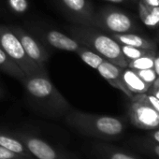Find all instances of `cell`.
<instances>
[{
  "mask_svg": "<svg viewBox=\"0 0 159 159\" xmlns=\"http://www.w3.org/2000/svg\"><path fill=\"white\" fill-rule=\"evenodd\" d=\"M142 1L152 7H159V0H142Z\"/></svg>",
  "mask_w": 159,
  "mask_h": 159,
  "instance_id": "4316f807",
  "label": "cell"
},
{
  "mask_svg": "<svg viewBox=\"0 0 159 159\" xmlns=\"http://www.w3.org/2000/svg\"><path fill=\"white\" fill-rule=\"evenodd\" d=\"M9 10L15 15H24L29 10L28 0H6Z\"/></svg>",
  "mask_w": 159,
  "mask_h": 159,
  "instance_id": "44dd1931",
  "label": "cell"
},
{
  "mask_svg": "<svg viewBox=\"0 0 159 159\" xmlns=\"http://www.w3.org/2000/svg\"><path fill=\"white\" fill-rule=\"evenodd\" d=\"M0 146L28 159H35L28 152L22 140L17 138L12 132L0 129Z\"/></svg>",
  "mask_w": 159,
  "mask_h": 159,
  "instance_id": "4fadbf2b",
  "label": "cell"
},
{
  "mask_svg": "<svg viewBox=\"0 0 159 159\" xmlns=\"http://www.w3.org/2000/svg\"><path fill=\"white\" fill-rule=\"evenodd\" d=\"M133 145L138 151H139L145 154H148L151 157L159 159V144L152 141L148 138L147 139H143V138L137 139L134 140Z\"/></svg>",
  "mask_w": 159,
  "mask_h": 159,
  "instance_id": "ac0fdd59",
  "label": "cell"
},
{
  "mask_svg": "<svg viewBox=\"0 0 159 159\" xmlns=\"http://www.w3.org/2000/svg\"><path fill=\"white\" fill-rule=\"evenodd\" d=\"M0 159H28L0 146Z\"/></svg>",
  "mask_w": 159,
  "mask_h": 159,
  "instance_id": "cb8c5ba5",
  "label": "cell"
},
{
  "mask_svg": "<svg viewBox=\"0 0 159 159\" xmlns=\"http://www.w3.org/2000/svg\"><path fill=\"white\" fill-rule=\"evenodd\" d=\"M22 84L28 104L44 117H65L72 109L70 103L51 82L48 74L26 77Z\"/></svg>",
  "mask_w": 159,
  "mask_h": 159,
  "instance_id": "6da1fadb",
  "label": "cell"
},
{
  "mask_svg": "<svg viewBox=\"0 0 159 159\" xmlns=\"http://www.w3.org/2000/svg\"><path fill=\"white\" fill-rule=\"evenodd\" d=\"M152 94L159 99V88H153V90H152Z\"/></svg>",
  "mask_w": 159,
  "mask_h": 159,
  "instance_id": "f1b7e54d",
  "label": "cell"
},
{
  "mask_svg": "<svg viewBox=\"0 0 159 159\" xmlns=\"http://www.w3.org/2000/svg\"><path fill=\"white\" fill-rule=\"evenodd\" d=\"M56 2L73 23L94 27L96 13L88 0H56Z\"/></svg>",
  "mask_w": 159,
  "mask_h": 159,
  "instance_id": "9c48e42d",
  "label": "cell"
},
{
  "mask_svg": "<svg viewBox=\"0 0 159 159\" xmlns=\"http://www.w3.org/2000/svg\"><path fill=\"white\" fill-rule=\"evenodd\" d=\"M30 30H32L31 33L44 44H47L57 50L76 52L83 46L72 37L52 28L33 25L30 26Z\"/></svg>",
  "mask_w": 159,
  "mask_h": 159,
  "instance_id": "52a82bcc",
  "label": "cell"
},
{
  "mask_svg": "<svg viewBox=\"0 0 159 159\" xmlns=\"http://www.w3.org/2000/svg\"><path fill=\"white\" fill-rule=\"evenodd\" d=\"M97 70L111 85L121 90L129 98H131L133 97V95L127 90V88L125 87V85L123 82V79H122L123 68L122 67H120L117 65H115V64L105 59L98 66Z\"/></svg>",
  "mask_w": 159,
  "mask_h": 159,
  "instance_id": "8fae6325",
  "label": "cell"
},
{
  "mask_svg": "<svg viewBox=\"0 0 159 159\" xmlns=\"http://www.w3.org/2000/svg\"><path fill=\"white\" fill-rule=\"evenodd\" d=\"M144 97H145V99L148 101V103L159 113V99L154 97L152 94H147L145 93L144 94Z\"/></svg>",
  "mask_w": 159,
  "mask_h": 159,
  "instance_id": "d4e9b609",
  "label": "cell"
},
{
  "mask_svg": "<svg viewBox=\"0 0 159 159\" xmlns=\"http://www.w3.org/2000/svg\"><path fill=\"white\" fill-rule=\"evenodd\" d=\"M152 84H153V88H159V77H157V79Z\"/></svg>",
  "mask_w": 159,
  "mask_h": 159,
  "instance_id": "f546056e",
  "label": "cell"
},
{
  "mask_svg": "<svg viewBox=\"0 0 159 159\" xmlns=\"http://www.w3.org/2000/svg\"><path fill=\"white\" fill-rule=\"evenodd\" d=\"M111 38L114 39L121 45H126V46L136 47V48L144 49V50H152L154 48V45L152 41L135 34H129V33L114 34L113 33Z\"/></svg>",
  "mask_w": 159,
  "mask_h": 159,
  "instance_id": "2e32d148",
  "label": "cell"
},
{
  "mask_svg": "<svg viewBox=\"0 0 159 159\" xmlns=\"http://www.w3.org/2000/svg\"><path fill=\"white\" fill-rule=\"evenodd\" d=\"M0 47L18 64L26 77L47 74L45 67H41L28 57L21 41L11 26L0 25Z\"/></svg>",
  "mask_w": 159,
  "mask_h": 159,
  "instance_id": "277c9868",
  "label": "cell"
},
{
  "mask_svg": "<svg viewBox=\"0 0 159 159\" xmlns=\"http://www.w3.org/2000/svg\"><path fill=\"white\" fill-rule=\"evenodd\" d=\"M121 50H122L124 56L129 61L139 58L143 55L152 54V52H150V50H144V49H139V48L126 46V45H121Z\"/></svg>",
  "mask_w": 159,
  "mask_h": 159,
  "instance_id": "7402d4cb",
  "label": "cell"
},
{
  "mask_svg": "<svg viewBox=\"0 0 159 159\" xmlns=\"http://www.w3.org/2000/svg\"><path fill=\"white\" fill-rule=\"evenodd\" d=\"M106 1L112 2V3H124L125 0H106Z\"/></svg>",
  "mask_w": 159,
  "mask_h": 159,
  "instance_id": "4dcf8cb0",
  "label": "cell"
},
{
  "mask_svg": "<svg viewBox=\"0 0 159 159\" xmlns=\"http://www.w3.org/2000/svg\"><path fill=\"white\" fill-rule=\"evenodd\" d=\"M0 71L18 80L21 84L26 78V75L18 64L11 57H10L1 47H0Z\"/></svg>",
  "mask_w": 159,
  "mask_h": 159,
  "instance_id": "9a60e30c",
  "label": "cell"
},
{
  "mask_svg": "<svg viewBox=\"0 0 159 159\" xmlns=\"http://www.w3.org/2000/svg\"><path fill=\"white\" fill-rule=\"evenodd\" d=\"M12 133L22 140L35 159H78L74 153L55 147L36 135L25 131Z\"/></svg>",
  "mask_w": 159,
  "mask_h": 159,
  "instance_id": "5b68a950",
  "label": "cell"
},
{
  "mask_svg": "<svg viewBox=\"0 0 159 159\" xmlns=\"http://www.w3.org/2000/svg\"><path fill=\"white\" fill-rule=\"evenodd\" d=\"M11 28L18 37L28 57L41 67H45V64L49 59L50 53L47 51L44 43L31 32L21 26L12 25Z\"/></svg>",
  "mask_w": 159,
  "mask_h": 159,
  "instance_id": "30bf717a",
  "label": "cell"
},
{
  "mask_svg": "<svg viewBox=\"0 0 159 159\" xmlns=\"http://www.w3.org/2000/svg\"><path fill=\"white\" fill-rule=\"evenodd\" d=\"M3 96H4V90L1 86H0V98H1Z\"/></svg>",
  "mask_w": 159,
  "mask_h": 159,
  "instance_id": "1f68e13d",
  "label": "cell"
},
{
  "mask_svg": "<svg viewBox=\"0 0 159 159\" xmlns=\"http://www.w3.org/2000/svg\"><path fill=\"white\" fill-rule=\"evenodd\" d=\"M122 79L125 87L133 96L139 94H145L149 91L150 85L145 84L139 77L136 71L129 67L123 68Z\"/></svg>",
  "mask_w": 159,
  "mask_h": 159,
  "instance_id": "5bb4252c",
  "label": "cell"
},
{
  "mask_svg": "<svg viewBox=\"0 0 159 159\" xmlns=\"http://www.w3.org/2000/svg\"><path fill=\"white\" fill-rule=\"evenodd\" d=\"M134 26L130 17L116 10H102L95 14L94 28H102L114 34L128 33Z\"/></svg>",
  "mask_w": 159,
  "mask_h": 159,
  "instance_id": "ba28073f",
  "label": "cell"
},
{
  "mask_svg": "<svg viewBox=\"0 0 159 159\" xmlns=\"http://www.w3.org/2000/svg\"><path fill=\"white\" fill-rule=\"evenodd\" d=\"M64 119L67 125L79 133L103 141L117 140L126 128L125 121L119 117L93 114L73 108Z\"/></svg>",
  "mask_w": 159,
  "mask_h": 159,
  "instance_id": "7a4b0ae2",
  "label": "cell"
},
{
  "mask_svg": "<svg viewBox=\"0 0 159 159\" xmlns=\"http://www.w3.org/2000/svg\"><path fill=\"white\" fill-rule=\"evenodd\" d=\"M148 139H151L152 141L153 142H156L159 144V128H156V129H152V130H150L149 132V135H148Z\"/></svg>",
  "mask_w": 159,
  "mask_h": 159,
  "instance_id": "484cf974",
  "label": "cell"
},
{
  "mask_svg": "<svg viewBox=\"0 0 159 159\" xmlns=\"http://www.w3.org/2000/svg\"><path fill=\"white\" fill-rule=\"evenodd\" d=\"M153 63H154L153 54H148L129 61L127 66L133 70H141V69L152 68Z\"/></svg>",
  "mask_w": 159,
  "mask_h": 159,
  "instance_id": "ffe728a7",
  "label": "cell"
},
{
  "mask_svg": "<svg viewBox=\"0 0 159 159\" xmlns=\"http://www.w3.org/2000/svg\"><path fill=\"white\" fill-rule=\"evenodd\" d=\"M139 10L140 19L146 26L154 27L159 25V7H152L139 1Z\"/></svg>",
  "mask_w": 159,
  "mask_h": 159,
  "instance_id": "e0dca14e",
  "label": "cell"
},
{
  "mask_svg": "<svg viewBox=\"0 0 159 159\" xmlns=\"http://www.w3.org/2000/svg\"><path fill=\"white\" fill-rule=\"evenodd\" d=\"M76 53L85 64H87L89 66H91L92 68H95V69H97L98 67V66L105 60L104 57H102L96 52H94L84 46H82L76 52Z\"/></svg>",
  "mask_w": 159,
  "mask_h": 159,
  "instance_id": "d6986e66",
  "label": "cell"
},
{
  "mask_svg": "<svg viewBox=\"0 0 159 159\" xmlns=\"http://www.w3.org/2000/svg\"><path fill=\"white\" fill-rule=\"evenodd\" d=\"M153 69L155 70L157 76L159 77V56L154 57V63H153Z\"/></svg>",
  "mask_w": 159,
  "mask_h": 159,
  "instance_id": "83f0119b",
  "label": "cell"
},
{
  "mask_svg": "<svg viewBox=\"0 0 159 159\" xmlns=\"http://www.w3.org/2000/svg\"><path fill=\"white\" fill-rule=\"evenodd\" d=\"M130 100L128 115L135 126L149 131L159 128V113L148 103L144 94L134 95Z\"/></svg>",
  "mask_w": 159,
  "mask_h": 159,
  "instance_id": "8992f818",
  "label": "cell"
},
{
  "mask_svg": "<svg viewBox=\"0 0 159 159\" xmlns=\"http://www.w3.org/2000/svg\"><path fill=\"white\" fill-rule=\"evenodd\" d=\"M68 33L80 44L96 52L106 60L122 68L128 66V60L124 56L121 45L112 38L100 33L97 28L76 25L68 27Z\"/></svg>",
  "mask_w": 159,
  "mask_h": 159,
  "instance_id": "3957f363",
  "label": "cell"
},
{
  "mask_svg": "<svg viewBox=\"0 0 159 159\" xmlns=\"http://www.w3.org/2000/svg\"><path fill=\"white\" fill-rule=\"evenodd\" d=\"M92 149L98 159H141L131 152L105 142L95 143Z\"/></svg>",
  "mask_w": 159,
  "mask_h": 159,
  "instance_id": "7c38bea8",
  "label": "cell"
},
{
  "mask_svg": "<svg viewBox=\"0 0 159 159\" xmlns=\"http://www.w3.org/2000/svg\"><path fill=\"white\" fill-rule=\"evenodd\" d=\"M136 73L139 75V77L142 80V81L149 84L150 86L155 82V80L157 79V74L155 70L152 68H148V69H141V70H135Z\"/></svg>",
  "mask_w": 159,
  "mask_h": 159,
  "instance_id": "603a6c76",
  "label": "cell"
}]
</instances>
